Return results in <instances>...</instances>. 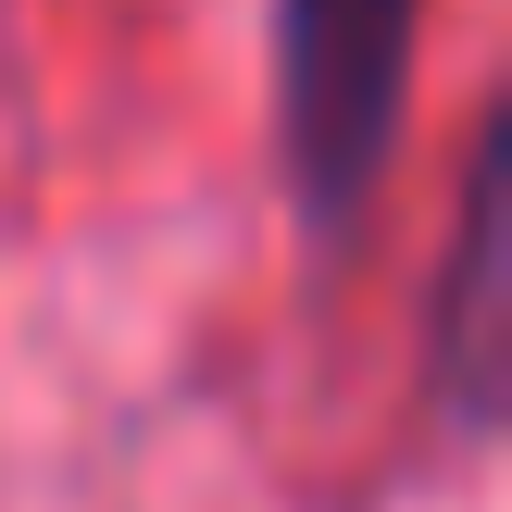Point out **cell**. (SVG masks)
I'll return each mask as SVG.
<instances>
[{"label": "cell", "instance_id": "2", "mask_svg": "<svg viewBox=\"0 0 512 512\" xmlns=\"http://www.w3.org/2000/svg\"><path fill=\"white\" fill-rule=\"evenodd\" d=\"M500 125H475V163H463V225H450V325H438V363L463 425L500 413Z\"/></svg>", "mask_w": 512, "mask_h": 512}, {"label": "cell", "instance_id": "1", "mask_svg": "<svg viewBox=\"0 0 512 512\" xmlns=\"http://www.w3.org/2000/svg\"><path fill=\"white\" fill-rule=\"evenodd\" d=\"M425 0H275V150L313 238H350L400 163Z\"/></svg>", "mask_w": 512, "mask_h": 512}]
</instances>
